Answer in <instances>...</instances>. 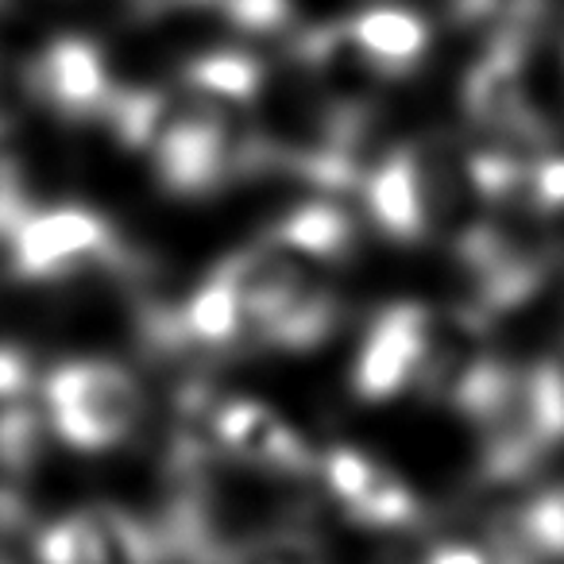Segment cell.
<instances>
[{
  "label": "cell",
  "mask_w": 564,
  "mask_h": 564,
  "mask_svg": "<svg viewBox=\"0 0 564 564\" xmlns=\"http://www.w3.org/2000/svg\"><path fill=\"white\" fill-rule=\"evenodd\" d=\"M32 383V364L17 345H0V406L20 402Z\"/></svg>",
  "instance_id": "obj_18"
},
{
  "label": "cell",
  "mask_w": 564,
  "mask_h": 564,
  "mask_svg": "<svg viewBox=\"0 0 564 564\" xmlns=\"http://www.w3.org/2000/svg\"><path fill=\"white\" fill-rule=\"evenodd\" d=\"M317 479H322L325 495L368 530H406L422 518V499L414 487L364 448L337 445L322 453Z\"/></svg>",
  "instance_id": "obj_9"
},
{
  "label": "cell",
  "mask_w": 564,
  "mask_h": 564,
  "mask_svg": "<svg viewBox=\"0 0 564 564\" xmlns=\"http://www.w3.org/2000/svg\"><path fill=\"white\" fill-rule=\"evenodd\" d=\"M202 9L217 12V17L232 20L243 32H279L291 20V0H189Z\"/></svg>",
  "instance_id": "obj_17"
},
{
  "label": "cell",
  "mask_w": 564,
  "mask_h": 564,
  "mask_svg": "<svg viewBox=\"0 0 564 564\" xmlns=\"http://www.w3.org/2000/svg\"><path fill=\"white\" fill-rule=\"evenodd\" d=\"M4 274L24 282H66L124 263V240L86 205H32L0 236Z\"/></svg>",
  "instance_id": "obj_6"
},
{
  "label": "cell",
  "mask_w": 564,
  "mask_h": 564,
  "mask_svg": "<svg viewBox=\"0 0 564 564\" xmlns=\"http://www.w3.org/2000/svg\"><path fill=\"white\" fill-rule=\"evenodd\" d=\"M352 220L333 202H306L248 248L225 256L213 274L236 314L240 345L306 352L337 325L333 271L352 251Z\"/></svg>",
  "instance_id": "obj_2"
},
{
  "label": "cell",
  "mask_w": 564,
  "mask_h": 564,
  "mask_svg": "<svg viewBox=\"0 0 564 564\" xmlns=\"http://www.w3.org/2000/svg\"><path fill=\"white\" fill-rule=\"evenodd\" d=\"M495 564H564V487L533 495L507 518L495 541Z\"/></svg>",
  "instance_id": "obj_12"
},
{
  "label": "cell",
  "mask_w": 564,
  "mask_h": 564,
  "mask_svg": "<svg viewBox=\"0 0 564 564\" xmlns=\"http://www.w3.org/2000/svg\"><path fill=\"white\" fill-rule=\"evenodd\" d=\"M356 186L371 225L402 243L456 240L495 205L464 135H425L402 143Z\"/></svg>",
  "instance_id": "obj_4"
},
{
  "label": "cell",
  "mask_w": 564,
  "mask_h": 564,
  "mask_svg": "<svg viewBox=\"0 0 564 564\" xmlns=\"http://www.w3.org/2000/svg\"><path fill=\"white\" fill-rule=\"evenodd\" d=\"M0 9H4V0H0Z\"/></svg>",
  "instance_id": "obj_20"
},
{
  "label": "cell",
  "mask_w": 564,
  "mask_h": 564,
  "mask_svg": "<svg viewBox=\"0 0 564 564\" xmlns=\"http://www.w3.org/2000/svg\"><path fill=\"white\" fill-rule=\"evenodd\" d=\"M561 368H564V364H561Z\"/></svg>",
  "instance_id": "obj_21"
},
{
  "label": "cell",
  "mask_w": 564,
  "mask_h": 564,
  "mask_svg": "<svg viewBox=\"0 0 564 564\" xmlns=\"http://www.w3.org/2000/svg\"><path fill=\"white\" fill-rule=\"evenodd\" d=\"M159 530L120 507H82L40 533V564H159Z\"/></svg>",
  "instance_id": "obj_10"
},
{
  "label": "cell",
  "mask_w": 564,
  "mask_h": 564,
  "mask_svg": "<svg viewBox=\"0 0 564 564\" xmlns=\"http://www.w3.org/2000/svg\"><path fill=\"white\" fill-rule=\"evenodd\" d=\"M422 564H495L491 553L479 545H468V541H445V545H433L430 553L422 556Z\"/></svg>",
  "instance_id": "obj_19"
},
{
  "label": "cell",
  "mask_w": 564,
  "mask_h": 564,
  "mask_svg": "<svg viewBox=\"0 0 564 564\" xmlns=\"http://www.w3.org/2000/svg\"><path fill=\"white\" fill-rule=\"evenodd\" d=\"M205 453L232 460L256 476L317 479V448L282 410L259 399H228L205 414Z\"/></svg>",
  "instance_id": "obj_7"
},
{
  "label": "cell",
  "mask_w": 564,
  "mask_h": 564,
  "mask_svg": "<svg viewBox=\"0 0 564 564\" xmlns=\"http://www.w3.org/2000/svg\"><path fill=\"white\" fill-rule=\"evenodd\" d=\"M525 209L553 271H564V155H541L525 178Z\"/></svg>",
  "instance_id": "obj_13"
},
{
  "label": "cell",
  "mask_w": 564,
  "mask_h": 564,
  "mask_svg": "<svg viewBox=\"0 0 564 564\" xmlns=\"http://www.w3.org/2000/svg\"><path fill=\"white\" fill-rule=\"evenodd\" d=\"M24 86L40 109L63 120H109L124 86L112 82L109 58L86 35H55L28 63Z\"/></svg>",
  "instance_id": "obj_8"
},
{
  "label": "cell",
  "mask_w": 564,
  "mask_h": 564,
  "mask_svg": "<svg viewBox=\"0 0 564 564\" xmlns=\"http://www.w3.org/2000/svg\"><path fill=\"white\" fill-rule=\"evenodd\" d=\"M448 402L468 422L479 471L491 484L533 476L564 445V368L479 356Z\"/></svg>",
  "instance_id": "obj_3"
},
{
  "label": "cell",
  "mask_w": 564,
  "mask_h": 564,
  "mask_svg": "<svg viewBox=\"0 0 564 564\" xmlns=\"http://www.w3.org/2000/svg\"><path fill=\"white\" fill-rule=\"evenodd\" d=\"M267 74L243 51H209L163 89H124L109 120L174 197H205L263 166L259 105Z\"/></svg>",
  "instance_id": "obj_1"
},
{
  "label": "cell",
  "mask_w": 564,
  "mask_h": 564,
  "mask_svg": "<svg viewBox=\"0 0 564 564\" xmlns=\"http://www.w3.org/2000/svg\"><path fill=\"white\" fill-rule=\"evenodd\" d=\"M28 209H32V197H28L24 163L17 155V143L9 140V128L0 124V236L9 232Z\"/></svg>",
  "instance_id": "obj_16"
},
{
  "label": "cell",
  "mask_w": 564,
  "mask_h": 564,
  "mask_svg": "<svg viewBox=\"0 0 564 564\" xmlns=\"http://www.w3.org/2000/svg\"><path fill=\"white\" fill-rule=\"evenodd\" d=\"M345 20L352 28L356 43L368 51V58L383 70L391 86L422 70L425 55L433 47V32L425 17H417L414 9H402V4H371V9L352 12Z\"/></svg>",
  "instance_id": "obj_11"
},
{
  "label": "cell",
  "mask_w": 564,
  "mask_h": 564,
  "mask_svg": "<svg viewBox=\"0 0 564 564\" xmlns=\"http://www.w3.org/2000/svg\"><path fill=\"white\" fill-rule=\"evenodd\" d=\"M213 564H329V553L302 530H263L225 545Z\"/></svg>",
  "instance_id": "obj_14"
},
{
  "label": "cell",
  "mask_w": 564,
  "mask_h": 564,
  "mask_svg": "<svg viewBox=\"0 0 564 564\" xmlns=\"http://www.w3.org/2000/svg\"><path fill=\"white\" fill-rule=\"evenodd\" d=\"M40 414L51 437L74 453H109L140 430L143 387L124 364L105 356L63 360L43 376Z\"/></svg>",
  "instance_id": "obj_5"
},
{
  "label": "cell",
  "mask_w": 564,
  "mask_h": 564,
  "mask_svg": "<svg viewBox=\"0 0 564 564\" xmlns=\"http://www.w3.org/2000/svg\"><path fill=\"white\" fill-rule=\"evenodd\" d=\"M545 12V0H456V17L484 35V43L495 40H533Z\"/></svg>",
  "instance_id": "obj_15"
}]
</instances>
